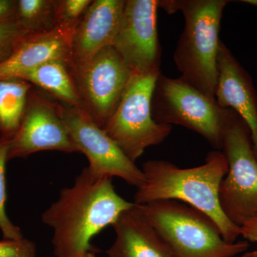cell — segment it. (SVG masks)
Returning <instances> with one entry per match:
<instances>
[{
  "label": "cell",
  "mask_w": 257,
  "mask_h": 257,
  "mask_svg": "<svg viewBox=\"0 0 257 257\" xmlns=\"http://www.w3.org/2000/svg\"><path fill=\"white\" fill-rule=\"evenodd\" d=\"M111 179L85 167L73 185L62 189L58 199L42 214V222L53 229L56 257H81L96 251L92 238L134 207L116 193Z\"/></svg>",
  "instance_id": "obj_1"
},
{
  "label": "cell",
  "mask_w": 257,
  "mask_h": 257,
  "mask_svg": "<svg viewBox=\"0 0 257 257\" xmlns=\"http://www.w3.org/2000/svg\"><path fill=\"white\" fill-rule=\"evenodd\" d=\"M229 170L224 152L208 154L204 165L181 169L163 160H149L143 164L145 182L135 193V204L160 200H175L195 208L209 216L220 230L223 239L234 243L241 229L224 215L219 203L221 182Z\"/></svg>",
  "instance_id": "obj_2"
},
{
  "label": "cell",
  "mask_w": 257,
  "mask_h": 257,
  "mask_svg": "<svg viewBox=\"0 0 257 257\" xmlns=\"http://www.w3.org/2000/svg\"><path fill=\"white\" fill-rule=\"evenodd\" d=\"M228 0H163L159 8L169 14L181 12L185 25L174 60L183 79L215 99L221 18Z\"/></svg>",
  "instance_id": "obj_3"
},
{
  "label": "cell",
  "mask_w": 257,
  "mask_h": 257,
  "mask_svg": "<svg viewBox=\"0 0 257 257\" xmlns=\"http://www.w3.org/2000/svg\"><path fill=\"white\" fill-rule=\"evenodd\" d=\"M135 207L175 257H234L249 247L247 241L226 242L213 219L183 202L160 200Z\"/></svg>",
  "instance_id": "obj_4"
},
{
  "label": "cell",
  "mask_w": 257,
  "mask_h": 257,
  "mask_svg": "<svg viewBox=\"0 0 257 257\" xmlns=\"http://www.w3.org/2000/svg\"><path fill=\"white\" fill-rule=\"evenodd\" d=\"M234 112L222 108L183 79L162 73L152 99V117L160 124H177L202 136L216 150H221L225 128Z\"/></svg>",
  "instance_id": "obj_5"
},
{
  "label": "cell",
  "mask_w": 257,
  "mask_h": 257,
  "mask_svg": "<svg viewBox=\"0 0 257 257\" xmlns=\"http://www.w3.org/2000/svg\"><path fill=\"white\" fill-rule=\"evenodd\" d=\"M221 150L229 170L219 188L221 209L241 227L257 215V160L249 128L235 111L225 128Z\"/></svg>",
  "instance_id": "obj_6"
},
{
  "label": "cell",
  "mask_w": 257,
  "mask_h": 257,
  "mask_svg": "<svg viewBox=\"0 0 257 257\" xmlns=\"http://www.w3.org/2000/svg\"><path fill=\"white\" fill-rule=\"evenodd\" d=\"M160 73L133 74L119 105L102 128L135 163L147 148L163 143L172 132L171 125L158 124L152 117V95Z\"/></svg>",
  "instance_id": "obj_7"
},
{
  "label": "cell",
  "mask_w": 257,
  "mask_h": 257,
  "mask_svg": "<svg viewBox=\"0 0 257 257\" xmlns=\"http://www.w3.org/2000/svg\"><path fill=\"white\" fill-rule=\"evenodd\" d=\"M86 111L103 128L119 105L133 73L112 46L70 72Z\"/></svg>",
  "instance_id": "obj_8"
},
{
  "label": "cell",
  "mask_w": 257,
  "mask_h": 257,
  "mask_svg": "<svg viewBox=\"0 0 257 257\" xmlns=\"http://www.w3.org/2000/svg\"><path fill=\"white\" fill-rule=\"evenodd\" d=\"M58 109L79 152L89 161L87 168L99 177H119L140 187L145 182L141 169L130 160L104 130L81 108L59 105Z\"/></svg>",
  "instance_id": "obj_9"
},
{
  "label": "cell",
  "mask_w": 257,
  "mask_h": 257,
  "mask_svg": "<svg viewBox=\"0 0 257 257\" xmlns=\"http://www.w3.org/2000/svg\"><path fill=\"white\" fill-rule=\"evenodd\" d=\"M158 8L159 0H125L112 47L133 74L161 72Z\"/></svg>",
  "instance_id": "obj_10"
},
{
  "label": "cell",
  "mask_w": 257,
  "mask_h": 257,
  "mask_svg": "<svg viewBox=\"0 0 257 257\" xmlns=\"http://www.w3.org/2000/svg\"><path fill=\"white\" fill-rule=\"evenodd\" d=\"M46 150L79 152L57 104L31 89L23 121L10 140L8 160L25 158Z\"/></svg>",
  "instance_id": "obj_11"
},
{
  "label": "cell",
  "mask_w": 257,
  "mask_h": 257,
  "mask_svg": "<svg viewBox=\"0 0 257 257\" xmlns=\"http://www.w3.org/2000/svg\"><path fill=\"white\" fill-rule=\"evenodd\" d=\"M125 0H94L74 30L69 70L89 62L103 49L112 46L119 30Z\"/></svg>",
  "instance_id": "obj_12"
},
{
  "label": "cell",
  "mask_w": 257,
  "mask_h": 257,
  "mask_svg": "<svg viewBox=\"0 0 257 257\" xmlns=\"http://www.w3.org/2000/svg\"><path fill=\"white\" fill-rule=\"evenodd\" d=\"M216 102L232 109L247 124L257 160V94L248 72L220 42L217 59Z\"/></svg>",
  "instance_id": "obj_13"
},
{
  "label": "cell",
  "mask_w": 257,
  "mask_h": 257,
  "mask_svg": "<svg viewBox=\"0 0 257 257\" xmlns=\"http://www.w3.org/2000/svg\"><path fill=\"white\" fill-rule=\"evenodd\" d=\"M75 28L57 25L50 31L29 35L10 58L0 65V79L18 78L30 69L50 61H62L69 67Z\"/></svg>",
  "instance_id": "obj_14"
},
{
  "label": "cell",
  "mask_w": 257,
  "mask_h": 257,
  "mask_svg": "<svg viewBox=\"0 0 257 257\" xmlns=\"http://www.w3.org/2000/svg\"><path fill=\"white\" fill-rule=\"evenodd\" d=\"M116 238L108 257H175L155 229L134 207L113 225Z\"/></svg>",
  "instance_id": "obj_15"
},
{
  "label": "cell",
  "mask_w": 257,
  "mask_h": 257,
  "mask_svg": "<svg viewBox=\"0 0 257 257\" xmlns=\"http://www.w3.org/2000/svg\"><path fill=\"white\" fill-rule=\"evenodd\" d=\"M18 78L41 88L66 106L82 109L80 97L66 62L50 61L30 69Z\"/></svg>",
  "instance_id": "obj_16"
},
{
  "label": "cell",
  "mask_w": 257,
  "mask_h": 257,
  "mask_svg": "<svg viewBox=\"0 0 257 257\" xmlns=\"http://www.w3.org/2000/svg\"><path fill=\"white\" fill-rule=\"evenodd\" d=\"M32 84L24 79H0V137L12 139L20 128Z\"/></svg>",
  "instance_id": "obj_17"
},
{
  "label": "cell",
  "mask_w": 257,
  "mask_h": 257,
  "mask_svg": "<svg viewBox=\"0 0 257 257\" xmlns=\"http://www.w3.org/2000/svg\"><path fill=\"white\" fill-rule=\"evenodd\" d=\"M55 0H17L15 20L30 35L44 33L57 27Z\"/></svg>",
  "instance_id": "obj_18"
},
{
  "label": "cell",
  "mask_w": 257,
  "mask_h": 257,
  "mask_svg": "<svg viewBox=\"0 0 257 257\" xmlns=\"http://www.w3.org/2000/svg\"><path fill=\"white\" fill-rule=\"evenodd\" d=\"M11 139L0 137V230L5 239H21V230L15 226L7 215L6 164L8 162L10 142Z\"/></svg>",
  "instance_id": "obj_19"
},
{
  "label": "cell",
  "mask_w": 257,
  "mask_h": 257,
  "mask_svg": "<svg viewBox=\"0 0 257 257\" xmlns=\"http://www.w3.org/2000/svg\"><path fill=\"white\" fill-rule=\"evenodd\" d=\"M29 35L30 34L22 28L15 19L0 23V65L10 58Z\"/></svg>",
  "instance_id": "obj_20"
},
{
  "label": "cell",
  "mask_w": 257,
  "mask_h": 257,
  "mask_svg": "<svg viewBox=\"0 0 257 257\" xmlns=\"http://www.w3.org/2000/svg\"><path fill=\"white\" fill-rule=\"evenodd\" d=\"M92 3V0L55 1V21L57 26H77L79 20Z\"/></svg>",
  "instance_id": "obj_21"
},
{
  "label": "cell",
  "mask_w": 257,
  "mask_h": 257,
  "mask_svg": "<svg viewBox=\"0 0 257 257\" xmlns=\"http://www.w3.org/2000/svg\"><path fill=\"white\" fill-rule=\"evenodd\" d=\"M36 245L27 239L0 241V257H36Z\"/></svg>",
  "instance_id": "obj_22"
},
{
  "label": "cell",
  "mask_w": 257,
  "mask_h": 257,
  "mask_svg": "<svg viewBox=\"0 0 257 257\" xmlns=\"http://www.w3.org/2000/svg\"><path fill=\"white\" fill-rule=\"evenodd\" d=\"M17 0H0V23L14 20Z\"/></svg>",
  "instance_id": "obj_23"
},
{
  "label": "cell",
  "mask_w": 257,
  "mask_h": 257,
  "mask_svg": "<svg viewBox=\"0 0 257 257\" xmlns=\"http://www.w3.org/2000/svg\"><path fill=\"white\" fill-rule=\"evenodd\" d=\"M241 229V236L245 239L257 242V215L245 223Z\"/></svg>",
  "instance_id": "obj_24"
},
{
  "label": "cell",
  "mask_w": 257,
  "mask_h": 257,
  "mask_svg": "<svg viewBox=\"0 0 257 257\" xmlns=\"http://www.w3.org/2000/svg\"><path fill=\"white\" fill-rule=\"evenodd\" d=\"M241 257H257V251H248L243 253Z\"/></svg>",
  "instance_id": "obj_25"
},
{
  "label": "cell",
  "mask_w": 257,
  "mask_h": 257,
  "mask_svg": "<svg viewBox=\"0 0 257 257\" xmlns=\"http://www.w3.org/2000/svg\"><path fill=\"white\" fill-rule=\"evenodd\" d=\"M241 2L246 3V4L253 5L257 8V0H242Z\"/></svg>",
  "instance_id": "obj_26"
},
{
  "label": "cell",
  "mask_w": 257,
  "mask_h": 257,
  "mask_svg": "<svg viewBox=\"0 0 257 257\" xmlns=\"http://www.w3.org/2000/svg\"><path fill=\"white\" fill-rule=\"evenodd\" d=\"M95 252L96 251H88L81 257H96Z\"/></svg>",
  "instance_id": "obj_27"
}]
</instances>
